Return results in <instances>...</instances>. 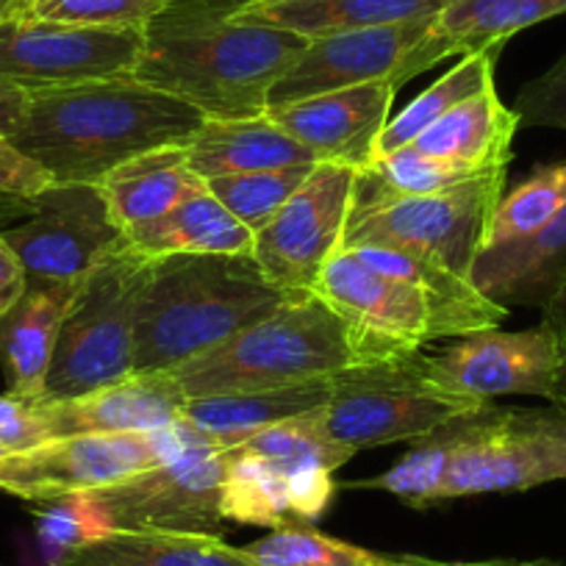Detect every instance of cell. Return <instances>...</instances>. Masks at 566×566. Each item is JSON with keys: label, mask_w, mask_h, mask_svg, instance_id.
I'll return each instance as SVG.
<instances>
[{"label": "cell", "mask_w": 566, "mask_h": 566, "mask_svg": "<svg viewBox=\"0 0 566 566\" xmlns=\"http://www.w3.org/2000/svg\"><path fill=\"white\" fill-rule=\"evenodd\" d=\"M53 566H261L217 533L112 531L70 547Z\"/></svg>", "instance_id": "cell-24"}, {"label": "cell", "mask_w": 566, "mask_h": 566, "mask_svg": "<svg viewBox=\"0 0 566 566\" xmlns=\"http://www.w3.org/2000/svg\"><path fill=\"white\" fill-rule=\"evenodd\" d=\"M566 203V159L555 165H544L533 170L527 181L503 195L497 211L489 226L486 248L494 250L503 244L520 242L538 228L547 226L555 211Z\"/></svg>", "instance_id": "cell-34"}, {"label": "cell", "mask_w": 566, "mask_h": 566, "mask_svg": "<svg viewBox=\"0 0 566 566\" xmlns=\"http://www.w3.org/2000/svg\"><path fill=\"white\" fill-rule=\"evenodd\" d=\"M244 3H250V0H244Z\"/></svg>", "instance_id": "cell-46"}, {"label": "cell", "mask_w": 566, "mask_h": 566, "mask_svg": "<svg viewBox=\"0 0 566 566\" xmlns=\"http://www.w3.org/2000/svg\"><path fill=\"white\" fill-rule=\"evenodd\" d=\"M395 95V84L375 81L286 106H266L264 114L312 150L317 161L361 170L375 161V148L389 123Z\"/></svg>", "instance_id": "cell-17"}, {"label": "cell", "mask_w": 566, "mask_h": 566, "mask_svg": "<svg viewBox=\"0 0 566 566\" xmlns=\"http://www.w3.org/2000/svg\"><path fill=\"white\" fill-rule=\"evenodd\" d=\"M328 378L312 384L286 386L272 391H244V395L192 397L184 406V422L195 424L220 450L237 448L261 428L301 417L328 402Z\"/></svg>", "instance_id": "cell-26"}, {"label": "cell", "mask_w": 566, "mask_h": 566, "mask_svg": "<svg viewBox=\"0 0 566 566\" xmlns=\"http://www.w3.org/2000/svg\"><path fill=\"white\" fill-rule=\"evenodd\" d=\"M206 117L189 103L125 78L31 92L12 134L20 154L53 184H95L148 150L187 145Z\"/></svg>", "instance_id": "cell-2"}, {"label": "cell", "mask_w": 566, "mask_h": 566, "mask_svg": "<svg viewBox=\"0 0 566 566\" xmlns=\"http://www.w3.org/2000/svg\"><path fill=\"white\" fill-rule=\"evenodd\" d=\"M209 448L217 444L184 419L159 431L51 439L0 459V492L29 503H51L112 486L142 470Z\"/></svg>", "instance_id": "cell-8"}, {"label": "cell", "mask_w": 566, "mask_h": 566, "mask_svg": "<svg viewBox=\"0 0 566 566\" xmlns=\"http://www.w3.org/2000/svg\"><path fill=\"white\" fill-rule=\"evenodd\" d=\"M150 255L130 244L108 255L81 283L64 317L42 400H64L134 375L136 301Z\"/></svg>", "instance_id": "cell-7"}, {"label": "cell", "mask_w": 566, "mask_h": 566, "mask_svg": "<svg viewBox=\"0 0 566 566\" xmlns=\"http://www.w3.org/2000/svg\"><path fill=\"white\" fill-rule=\"evenodd\" d=\"M25 3H29V0H0V23H7V20L23 14Z\"/></svg>", "instance_id": "cell-44"}, {"label": "cell", "mask_w": 566, "mask_h": 566, "mask_svg": "<svg viewBox=\"0 0 566 566\" xmlns=\"http://www.w3.org/2000/svg\"><path fill=\"white\" fill-rule=\"evenodd\" d=\"M242 549L261 566H406L411 558L364 549L358 544L325 536L308 525L275 527Z\"/></svg>", "instance_id": "cell-33"}, {"label": "cell", "mask_w": 566, "mask_h": 566, "mask_svg": "<svg viewBox=\"0 0 566 566\" xmlns=\"http://www.w3.org/2000/svg\"><path fill=\"white\" fill-rule=\"evenodd\" d=\"M7 455H9V450L3 448V444H0V459H7Z\"/></svg>", "instance_id": "cell-45"}, {"label": "cell", "mask_w": 566, "mask_h": 566, "mask_svg": "<svg viewBox=\"0 0 566 566\" xmlns=\"http://www.w3.org/2000/svg\"><path fill=\"white\" fill-rule=\"evenodd\" d=\"M497 56L500 51H478L459 56V62H455L442 78L433 81L422 95L413 97L400 114L389 117V123H386L384 134H380L378 139V148H375V159L411 145V142L417 139L422 130L431 128L437 119H442L444 114L453 112L455 106H461V103L470 101L472 95H478V92H483L486 86H492Z\"/></svg>", "instance_id": "cell-29"}, {"label": "cell", "mask_w": 566, "mask_h": 566, "mask_svg": "<svg viewBox=\"0 0 566 566\" xmlns=\"http://www.w3.org/2000/svg\"><path fill=\"white\" fill-rule=\"evenodd\" d=\"M29 220L0 231L29 281H84L97 264L128 244L95 184H51L18 200Z\"/></svg>", "instance_id": "cell-13"}, {"label": "cell", "mask_w": 566, "mask_h": 566, "mask_svg": "<svg viewBox=\"0 0 566 566\" xmlns=\"http://www.w3.org/2000/svg\"><path fill=\"white\" fill-rule=\"evenodd\" d=\"M431 20H408L312 40L290 73L272 86L266 106H286L375 81H389L400 90L422 73L413 53L431 29Z\"/></svg>", "instance_id": "cell-15"}, {"label": "cell", "mask_w": 566, "mask_h": 566, "mask_svg": "<svg viewBox=\"0 0 566 566\" xmlns=\"http://www.w3.org/2000/svg\"><path fill=\"white\" fill-rule=\"evenodd\" d=\"M84 281H29L20 301L0 317V364L9 395L36 402L45 397L59 331Z\"/></svg>", "instance_id": "cell-19"}, {"label": "cell", "mask_w": 566, "mask_h": 566, "mask_svg": "<svg viewBox=\"0 0 566 566\" xmlns=\"http://www.w3.org/2000/svg\"><path fill=\"white\" fill-rule=\"evenodd\" d=\"M142 48L145 29H95L18 14L0 23V78L29 92L125 78Z\"/></svg>", "instance_id": "cell-14"}, {"label": "cell", "mask_w": 566, "mask_h": 566, "mask_svg": "<svg viewBox=\"0 0 566 566\" xmlns=\"http://www.w3.org/2000/svg\"><path fill=\"white\" fill-rule=\"evenodd\" d=\"M45 442L48 433L42 428L34 402L20 400V397L12 395H0V444L9 453H23V450L40 448Z\"/></svg>", "instance_id": "cell-39"}, {"label": "cell", "mask_w": 566, "mask_h": 566, "mask_svg": "<svg viewBox=\"0 0 566 566\" xmlns=\"http://www.w3.org/2000/svg\"><path fill=\"white\" fill-rule=\"evenodd\" d=\"M514 112L520 125L566 130V56H560L547 73L522 86Z\"/></svg>", "instance_id": "cell-37"}, {"label": "cell", "mask_w": 566, "mask_h": 566, "mask_svg": "<svg viewBox=\"0 0 566 566\" xmlns=\"http://www.w3.org/2000/svg\"><path fill=\"white\" fill-rule=\"evenodd\" d=\"M328 386L325 428L356 453L380 444L419 442L450 419L489 406L450 389L422 350L345 369L328 378Z\"/></svg>", "instance_id": "cell-6"}, {"label": "cell", "mask_w": 566, "mask_h": 566, "mask_svg": "<svg viewBox=\"0 0 566 566\" xmlns=\"http://www.w3.org/2000/svg\"><path fill=\"white\" fill-rule=\"evenodd\" d=\"M470 413L450 419L431 437L413 442V448L402 455L400 464L386 470L384 475L369 478V481L347 483L350 489H375V492H389L400 497L402 503L411 509H431L439 505V486H442L444 475L450 470L455 450H459L461 439H464V424Z\"/></svg>", "instance_id": "cell-31"}, {"label": "cell", "mask_w": 566, "mask_h": 566, "mask_svg": "<svg viewBox=\"0 0 566 566\" xmlns=\"http://www.w3.org/2000/svg\"><path fill=\"white\" fill-rule=\"evenodd\" d=\"M314 292L358 328L408 350L500 328L509 317V308L489 301L472 277L413 250H339Z\"/></svg>", "instance_id": "cell-3"}, {"label": "cell", "mask_w": 566, "mask_h": 566, "mask_svg": "<svg viewBox=\"0 0 566 566\" xmlns=\"http://www.w3.org/2000/svg\"><path fill=\"white\" fill-rule=\"evenodd\" d=\"M472 283L509 312H542L566 286V203L531 237L483 250L472 266Z\"/></svg>", "instance_id": "cell-20"}, {"label": "cell", "mask_w": 566, "mask_h": 566, "mask_svg": "<svg viewBox=\"0 0 566 566\" xmlns=\"http://www.w3.org/2000/svg\"><path fill=\"white\" fill-rule=\"evenodd\" d=\"M558 14H566V0H450L433 14L428 40L442 59L503 51L514 34Z\"/></svg>", "instance_id": "cell-28"}, {"label": "cell", "mask_w": 566, "mask_h": 566, "mask_svg": "<svg viewBox=\"0 0 566 566\" xmlns=\"http://www.w3.org/2000/svg\"><path fill=\"white\" fill-rule=\"evenodd\" d=\"M187 156L189 167L203 181L317 165V156L277 128L266 114L244 119H206L203 128L187 142Z\"/></svg>", "instance_id": "cell-21"}, {"label": "cell", "mask_w": 566, "mask_h": 566, "mask_svg": "<svg viewBox=\"0 0 566 566\" xmlns=\"http://www.w3.org/2000/svg\"><path fill=\"white\" fill-rule=\"evenodd\" d=\"M31 92L23 86L12 84V81L0 78V134L12 139L14 130L20 128L25 117V108H29Z\"/></svg>", "instance_id": "cell-42"}, {"label": "cell", "mask_w": 566, "mask_h": 566, "mask_svg": "<svg viewBox=\"0 0 566 566\" xmlns=\"http://www.w3.org/2000/svg\"><path fill=\"white\" fill-rule=\"evenodd\" d=\"M292 297L297 295L266 281L253 255H156L136 301L134 373L176 369L270 317Z\"/></svg>", "instance_id": "cell-5"}, {"label": "cell", "mask_w": 566, "mask_h": 566, "mask_svg": "<svg viewBox=\"0 0 566 566\" xmlns=\"http://www.w3.org/2000/svg\"><path fill=\"white\" fill-rule=\"evenodd\" d=\"M231 455L228 450H195L167 464L150 467L123 478L112 486L84 492L106 533L112 531H165V533H217L222 516V489Z\"/></svg>", "instance_id": "cell-11"}, {"label": "cell", "mask_w": 566, "mask_h": 566, "mask_svg": "<svg viewBox=\"0 0 566 566\" xmlns=\"http://www.w3.org/2000/svg\"><path fill=\"white\" fill-rule=\"evenodd\" d=\"M231 455L222 489V516L239 525L286 527L301 525L292 511L290 472L277 470L255 455L239 453L237 448H226Z\"/></svg>", "instance_id": "cell-30"}, {"label": "cell", "mask_w": 566, "mask_h": 566, "mask_svg": "<svg viewBox=\"0 0 566 566\" xmlns=\"http://www.w3.org/2000/svg\"><path fill=\"white\" fill-rule=\"evenodd\" d=\"M402 353L408 347L358 328L325 297L308 292L167 373L192 400L312 384Z\"/></svg>", "instance_id": "cell-4"}, {"label": "cell", "mask_w": 566, "mask_h": 566, "mask_svg": "<svg viewBox=\"0 0 566 566\" xmlns=\"http://www.w3.org/2000/svg\"><path fill=\"white\" fill-rule=\"evenodd\" d=\"M516 128L520 117L500 101L492 84L422 130L411 142V148L431 159L483 172L509 165Z\"/></svg>", "instance_id": "cell-22"}, {"label": "cell", "mask_w": 566, "mask_h": 566, "mask_svg": "<svg viewBox=\"0 0 566 566\" xmlns=\"http://www.w3.org/2000/svg\"><path fill=\"white\" fill-rule=\"evenodd\" d=\"M237 450L286 472L306 470V467H323L334 472L356 455V450L331 437L323 422V408L261 428L259 433L239 442Z\"/></svg>", "instance_id": "cell-32"}, {"label": "cell", "mask_w": 566, "mask_h": 566, "mask_svg": "<svg viewBox=\"0 0 566 566\" xmlns=\"http://www.w3.org/2000/svg\"><path fill=\"white\" fill-rule=\"evenodd\" d=\"M317 165L283 167V170L242 172V176H222L206 181V189L242 222L248 231L259 233L292 195L306 184Z\"/></svg>", "instance_id": "cell-35"}, {"label": "cell", "mask_w": 566, "mask_h": 566, "mask_svg": "<svg viewBox=\"0 0 566 566\" xmlns=\"http://www.w3.org/2000/svg\"><path fill=\"white\" fill-rule=\"evenodd\" d=\"M450 0H250L233 18L292 31L306 40L408 23L442 12Z\"/></svg>", "instance_id": "cell-23"}, {"label": "cell", "mask_w": 566, "mask_h": 566, "mask_svg": "<svg viewBox=\"0 0 566 566\" xmlns=\"http://www.w3.org/2000/svg\"><path fill=\"white\" fill-rule=\"evenodd\" d=\"M203 187V178L189 167L187 145L148 150L119 165L101 181L108 211L123 233L159 220Z\"/></svg>", "instance_id": "cell-25"}, {"label": "cell", "mask_w": 566, "mask_h": 566, "mask_svg": "<svg viewBox=\"0 0 566 566\" xmlns=\"http://www.w3.org/2000/svg\"><path fill=\"white\" fill-rule=\"evenodd\" d=\"M189 397L172 373H134L123 380L64 400H36L51 439L92 433H142L170 428L184 417Z\"/></svg>", "instance_id": "cell-18"}, {"label": "cell", "mask_w": 566, "mask_h": 566, "mask_svg": "<svg viewBox=\"0 0 566 566\" xmlns=\"http://www.w3.org/2000/svg\"><path fill=\"white\" fill-rule=\"evenodd\" d=\"M239 7L244 0H167L145 25L130 78L189 103L206 119L264 114L272 86L312 40L233 18Z\"/></svg>", "instance_id": "cell-1"}, {"label": "cell", "mask_w": 566, "mask_h": 566, "mask_svg": "<svg viewBox=\"0 0 566 566\" xmlns=\"http://www.w3.org/2000/svg\"><path fill=\"white\" fill-rule=\"evenodd\" d=\"M53 178L36 161L20 154L9 136L0 134V200H31L45 192Z\"/></svg>", "instance_id": "cell-38"}, {"label": "cell", "mask_w": 566, "mask_h": 566, "mask_svg": "<svg viewBox=\"0 0 566 566\" xmlns=\"http://www.w3.org/2000/svg\"><path fill=\"white\" fill-rule=\"evenodd\" d=\"M130 248L142 255L176 253H233L253 255L255 233L248 231L209 189L189 195L159 220L125 233Z\"/></svg>", "instance_id": "cell-27"}, {"label": "cell", "mask_w": 566, "mask_h": 566, "mask_svg": "<svg viewBox=\"0 0 566 566\" xmlns=\"http://www.w3.org/2000/svg\"><path fill=\"white\" fill-rule=\"evenodd\" d=\"M566 481V411L483 406L467 417L464 439L437 503L494 492H527Z\"/></svg>", "instance_id": "cell-9"}, {"label": "cell", "mask_w": 566, "mask_h": 566, "mask_svg": "<svg viewBox=\"0 0 566 566\" xmlns=\"http://www.w3.org/2000/svg\"><path fill=\"white\" fill-rule=\"evenodd\" d=\"M433 369L450 389L492 402L500 395H533L547 400L558 375L560 350L553 328L478 331L431 356Z\"/></svg>", "instance_id": "cell-16"}, {"label": "cell", "mask_w": 566, "mask_h": 566, "mask_svg": "<svg viewBox=\"0 0 566 566\" xmlns=\"http://www.w3.org/2000/svg\"><path fill=\"white\" fill-rule=\"evenodd\" d=\"M167 0H29L25 18L95 29H145Z\"/></svg>", "instance_id": "cell-36"}, {"label": "cell", "mask_w": 566, "mask_h": 566, "mask_svg": "<svg viewBox=\"0 0 566 566\" xmlns=\"http://www.w3.org/2000/svg\"><path fill=\"white\" fill-rule=\"evenodd\" d=\"M542 323H547L549 328H553L560 350L558 375H555L553 391H549L547 400L553 402L555 408H560V411H566V286L542 308Z\"/></svg>", "instance_id": "cell-40"}, {"label": "cell", "mask_w": 566, "mask_h": 566, "mask_svg": "<svg viewBox=\"0 0 566 566\" xmlns=\"http://www.w3.org/2000/svg\"><path fill=\"white\" fill-rule=\"evenodd\" d=\"M505 178L509 165L478 172L439 192L380 206L347 222L345 248L413 250L472 277V266L486 248L489 226L505 195Z\"/></svg>", "instance_id": "cell-10"}, {"label": "cell", "mask_w": 566, "mask_h": 566, "mask_svg": "<svg viewBox=\"0 0 566 566\" xmlns=\"http://www.w3.org/2000/svg\"><path fill=\"white\" fill-rule=\"evenodd\" d=\"M25 286H29V275H25L18 253L9 248V242L0 233V317L20 301Z\"/></svg>", "instance_id": "cell-41"}, {"label": "cell", "mask_w": 566, "mask_h": 566, "mask_svg": "<svg viewBox=\"0 0 566 566\" xmlns=\"http://www.w3.org/2000/svg\"><path fill=\"white\" fill-rule=\"evenodd\" d=\"M356 170L317 161L312 176L253 242V259L272 286L292 295L317 290L328 261L345 248Z\"/></svg>", "instance_id": "cell-12"}, {"label": "cell", "mask_w": 566, "mask_h": 566, "mask_svg": "<svg viewBox=\"0 0 566 566\" xmlns=\"http://www.w3.org/2000/svg\"><path fill=\"white\" fill-rule=\"evenodd\" d=\"M406 566H566L564 560L553 558H492V560H433V558H419L411 555Z\"/></svg>", "instance_id": "cell-43"}]
</instances>
